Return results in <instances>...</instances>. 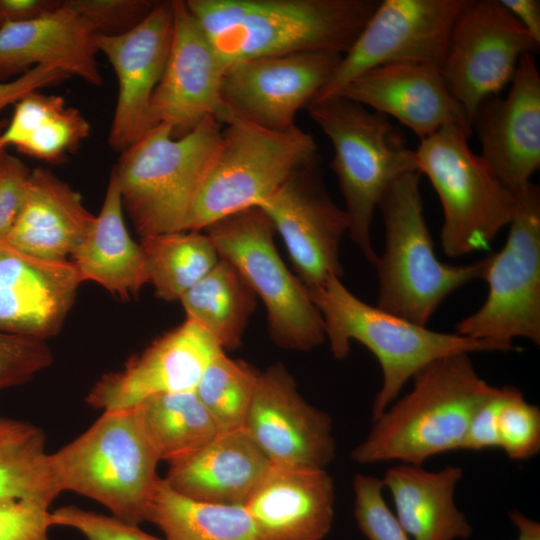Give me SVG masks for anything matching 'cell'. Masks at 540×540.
<instances>
[{"instance_id":"5bb4252c","label":"cell","mask_w":540,"mask_h":540,"mask_svg":"<svg viewBox=\"0 0 540 540\" xmlns=\"http://www.w3.org/2000/svg\"><path fill=\"white\" fill-rule=\"evenodd\" d=\"M341 57L307 51L229 65L221 82L223 125L239 120L276 131L294 127L297 112L313 100Z\"/></svg>"},{"instance_id":"ab89813d","label":"cell","mask_w":540,"mask_h":540,"mask_svg":"<svg viewBox=\"0 0 540 540\" xmlns=\"http://www.w3.org/2000/svg\"><path fill=\"white\" fill-rule=\"evenodd\" d=\"M51 525L78 531L86 540H160L112 515L66 505L51 511Z\"/></svg>"},{"instance_id":"cb8c5ba5","label":"cell","mask_w":540,"mask_h":540,"mask_svg":"<svg viewBox=\"0 0 540 540\" xmlns=\"http://www.w3.org/2000/svg\"><path fill=\"white\" fill-rule=\"evenodd\" d=\"M95 38L93 27L65 1L36 19L4 22L0 25V78L49 65L100 86Z\"/></svg>"},{"instance_id":"d590c367","label":"cell","mask_w":540,"mask_h":540,"mask_svg":"<svg viewBox=\"0 0 540 540\" xmlns=\"http://www.w3.org/2000/svg\"><path fill=\"white\" fill-rule=\"evenodd\" d=\"M498 448L513 460H526L540 450V410L514 387H502L497 420Z\"/></svg>"},{"instance_id":"44dd1931","label":"cell","mask_w":540,"mask_h":540,"mask_svg":"<svg viewBox=\"0 0 540 540\" xmlns=\"http://www.w3.org/2000/svg\"><path fill=\"white\" fill-rule=\"evenodd\" d=\"M83 282L71 260H47L0 240V331L44 340L62 328Z\"/></svg>"},{"instance_id":"bcb514c9","label":"cell","mask_w":540,"mask_h":540,"mask_svg":"<svg viewBox=\"0 0 540 540\" xmlns=\"http://www.w3.org/2000/svg\"><path fill=\"white\" fill-rule=\"evenodd\" d=\"M530 37L540 45V1L499 0Z\"/></svg>"},{"instance_id":"484cf974","label":"cell","mask_w":540,"mask_h":540,"mask_svg":"<svg viewBox=\"0 0 540 540\" xmlns=\"http://www.w3.org/2000/svg\"><path fill=\"white\" fill-rule=\"evenodd\" d=\"M95 216L68 183L37 168L31 172L23 207L4 241L34 257L68 260L90 231Z\"/></svg>"},{"instance_id":"83f0119b","label":"cell","mask_w":540,"mask_h":540,"mask_svg":"<svg viewBox=\"0 0 540 540\" xmlns=\"http://www.w3.org/2000/svg\"><path fill=\"white\" fill-rule=\"evenodd\" d=\"M119 186L111 173L102 208L71 255L83 282L93 281L122 300L149 283L145 257L126 227Z\"/></svg>"},{"instance_id":"8d00e7d4","label":"cell","mask_w":540,"mask_h":540,"mask_svg":"<svg viewBox=\"0 0 540 540\" xmlns=\"http://www.w3.org/2000/svg\"><path fill=\"white\" fill-rule=\"evenodd\" d=\"M353 491L354 515L368 540H412L388 507L381 479L358 474Z\"/></svg>"},{"instance_id":"ba28073f","label":"cell","mask_w":540,"mask_h":540,"mask_svg":"<svg viewBox=\"0 0 540 540\" xmlns=\"http://www.w3.org/2000/svg\"><path fill=\"white\" fill-rule=\"evenodd\" d=\"M314 137L294 127L269 130L225 124L215 157L196 194L186 231H202L234 213L258 207L288 179L317 162Z\"/></svg>"},{"instance_id":"c3c4849f","label":"cell","mask_w":540,"mask_h":540,"mask_svg":"<svg viewBox=\"0 0 540 540\" xmlns=\"http://www.w3.org/2000/svg\"><path fill=\"white\" fill-rule=\"evenodd\" d=\"M6 125H7V123H6L5 120H0V133L4 130Z\"/></svg>"},{"instance_id":"9a60e30c","label":"cell","mask_w":540,"mask_h":540,"mask_svg":"<svg viewBox=\"0 0 540 540\" xmlns=\"http://www.w3.org/2000/svg\"><path fill=\"white\" fill-rule=\"evenodd\" d=\"M258 208L281 236L307 290L341 278L340 245L348 218L325 189L317 162L294 174Z\"/></svg>"},{"instance_id":"7402d4cb","label":"cell","mask_w":540,"mask_h":540,"mask_svg":"<svg viewBox=\"0 0 540 540\" xmlns=\"http://www.w3.org/2000/svg\"><path fill=\"white\" fill-rule=\"evenodd\" d=\"M370 110L392 116L420 140L446 126L472 135L470 121L448 90L441 68L424 62H402L370 69L338 94Z\"/></svg>"},{"instance_id":"f6af8a7d","label":"cell","mask_w":540,"mask_h":540,"mask_svg":"<svg viewBox=\"0 0 540 540\" xmlns=\"http://www.w3.org/2000/svg\"><path fill=\"white\" fill-rule=\"evenodd\" d=\"M61 3L56 0H0V25L4 22L36 19L56 9Z\"/></svg>"},{"instance_id":"30bf717a","label":"cell","mask_w":540,"mask_h":540,"mask_svg":"<svg viewBox=\"0 0 540 540\" xmlns=\"http://www.w3.org/2000/svg\"><path fill=\"white\" fill-rule=\"evenodd\" d=\"M219 257L239 271L266 308L272 341L285 350L310 351L323 343L322 317L307 288L286 267L274 227L258 207L224 217L204 229Z\"/></svg>"},{"instance_id":"8992f818","label":"cell","mask_w":540,"mask_h":540,"mask_svg":"<svg viewBox=\"0 0 540 540\" xmlns=\"http://www.w3.org/2000/svg\"><path fill=\"white\" fill-rule=\"evenodd\" d=\"M418 171L395 180L378 208L384 225V250L374 264L377 306L426 326L454 291L482 279L487 256L465 265L441 262L424 216Z\"/></svg>"},{"instance_id":"8fae6325","label":"cell","mask_w":540,"mask_h":540,"mask_svg":"<svg viewBox=\"0 0 540 540\" xmlns=\"http://www.w3.org/2000/svg\"><path fill=\"white\" fill-rule=\"evenodd\" d=\"M504 246L487 256L488 285L481 307L460 320L455 332L516 348L524 338L540 344V190L529 183L515 194Z\"/></svg>"},{"instance_id":"d6986e66","label":"cell","mask_w":540,"mask_h":540,"mask_svg":"<svg viewBox=\"0 0 540 540\" xmlns=\"http://www.w3.org/2000/svg\"><path fill=\"white\" fill-rule=\"evenodd\" d=\"M172 30V1H156L149 14L128 32L96 34L98 52L112 65L119 84L108 137L113 150L124 151L150 129V101L165 69Z\"/></svg>"},{"instance_id":"f1b7e54d","label":"cell","mask_w":540,"mask_h":540,"mask_svg":"<svg viewBox=\"0 0 540 540\" xmlns=\"http://www.w3.org/2000/svg\"><path fill=\"white\" fill-rule=\"evenodd\" d=\"M90 134V125L61 96L39 90L15 103L11 121L0 133V151L13 145L37 159L57 162L73 152Z\"/></svg>"},{"instance_id":"603a6c76","label":"cell","mask_w":540,"mask_h":540,"mask_svg":"<svg viewBox=\"0 0 540 540\" xmlns=\"http://www.w3.org/2000/svg\"><path fill=\"white\" fill-rule=\"evenodd\" d=\"M334 503L325 469L273 465L244 506L259 540H322L332 527Z\"/></svg>"},{"instance_id":"ac0fdd59","label":"cell","mask_w":540,"mask_h":540,"mask_svg":"<svg viewBox=\"0 0 540 540\" xmlns=\"http://www.w3.org/2000/svg\"><path fill=\"white\" fill-rule=\"evenodd\" d=\"M224 351L191 320L131 357L123 369L102 375L85 397L94 409L131 408L163 393L194 391L209 363Z\"/></svg>"},{"instance_id":"74e56055","label":"cell","mask_w":540,"mask_h":540,"mask_svg":"<svg viewBox=\"0 0 540 540\" xmlns=\"http://www.w3.org/2000/svg\"><path fill=\"white\" fill-rule=\"evenodd\" d=\"M53 360L44 340L0 331V390L29 382Z\"/></svg>"},{"instance_id":"d4e9b609","label":"cell","mask_w":540,"mask_h":540,"mask_svg":"<svg viewBox=\"0 0 540 540\" xmlns=\"http://www.w3.org/2000/svg\"><path fill=\"white\" fill-rule=\"evenodd\" d=\"M168 485L190 499L244 505L273 466L242 429L212 440L168 463Z\"/></svg>"},{"instance_id":"52a82bcc","label":"cell","mask_w":540,"mask_h":540,"mask_svg":"<svg viewBox=\"0 0 540 540\" xmlns=\"http://www.w3.org/2000/svg\"><path fill=\"white\" fill-rule=\"evenodd\" d=\"M49 461L61 492L88 497L127 523L146 521L160 459L135 407L103 411Z\"/></svg>"},{"instance_id":"681fc988","label":"cell","mask_w":540,"mask_h":540,"mask_svg":"<svg viewBox=\"0 0 540 540\" xmlns=\"http://www.w3.org/2000/svg\"><path fill=\"white\" fill-rule=\"evenodd\" d=\"M3 152H4V151H0V160H1V157H2Z\"/></svg>"},{"instance_id":"2e32d148","label":"cell","mask_w":540,"mask_h":540,"mask_svg":"<svg viewBox=\"0 0 540 540\" xmlns=\"http://www.w3.org/2000/svg\"><path fill=\"white\" fill-rule=\"evenodd\" d=\"M173 30L162 77L149 106L150 128L165 124L179 138L209 117L223 124L226 66L183 0H173Z\"/></svg>"},{"instance_id":"e0dca14e","label":"cell","mask_w":540,"mask_h":540,"mask_svg":"<svg viewBox=\"0 0 540 540\" xmlns=\"http://www.w3.org/2000/svg\"><path fill=\"white\" fill-rule=\"evenodd\" d=\"M243 430L275 466L325 469L335 457L329 415L305 401L280 363L260 372Z\"/></svg>"},{"instance_id":"f546056e","label":"cell","mask_w":540,"mask_h":540,"mask_svg":"<svg viewBox=\"0 0 540 540\" xmlns=\"http://www.w3.org/2000/svg\"><path fill=\"white\" fill-rule=\"evenodd\" d=\"M257 296L229 261L215 266L179 300L186 319L193 321L223 350L240 347Z\"/></svg>"},{"instance_id":"4316f807","label":"cell","mask_w":540,"mask_h":540,"mask_svg":"<svg viewBox=\"0 0 540 540\" xmlns=\"http://www.w3.org/2000/svg\"><path fill=\"white\" fill-rule=\"evenodd\" d=\"M463 471L457 466L429 471L399 463L381 479L393 500L395 517L412 540L466 539L472 527L456 507L454 492Z\"/></svg>"},{"instance_id":"ee69618b","label":"cell","mask_w":540,"mask_h":540,"mask_svg":"<svg viewBox=\"0 0 540 540\" xmlns=\"http://www.w3.org/2000/svg\"><path fill=\"white\" fill-rule=\"evenodd\" d=\"M68 77L70 76L59 68L38 65L9 82H0V112L28 93L59 84Z\"/></svg>"},{"instance_id":"4dcf8cb0","label":"cell","mask_w":540,"mask_h":540,"mask_svg":"<svg viewBox=\"0 0 540 540\" xmlns=\"http://www.w3.org/2000/svg\"><path fill=\"white\" fill-rule=\"evenodd\" d=\"M146 521L166 540H259L244 505H222L190 499L160 478L148 505Z\"/></svg>"},{"instance_id":"7bdbcfd3","label":"cell","mask_w":540,"mask_h":540,"mask_svg":"<svg viewBox=\"0 0 540 540\" xmlns=\"http://www.w3.org/2000/svg\"><path fill=\"white\" fill-rule=\"evenodd\" d=\"M502 388L495 387L475 410L469 422L462 450L498 448L497 420Z\"/></svg>"},{"instance_id":"4fadbf2b","label":"cell","mask_w":540,"mask_h":540,"mask_svg":"<svg viewBox=\"0 0 540 540\" xmlns=\"http://www.w3.org/2000/svg\"><path fill=\"white\" fill-rule=\"evenodd\" d=\"M467 0H383L312 101L338 94L362 73L387 64L441 68L453 24Z\"/></svg>"},{"instance_id":"b9f144b4","label":"cell","mask_w":540,"mask_h":540,"mask_svg":"<svg viewBox=\"0 0 540 540\" xmlns=\"http://www.w3.org/2000/svg\"><path fill=\"white\" fill-rule=\"evenodd\" d=\"M32 170L3 152L0 160V240H5L23 207Z\"/></svg>"},{"instance_id":"7c38bea8","label":"cell","mask_w":540,"mask_h":540,"mask_svg":"<svg viewBox=\"0 0 540 540\" xmlns=\"http://www.w3.org/2000/svg\"><path fill=\"white\" fill-rule=\"evenodd\" d=\"M539 45L499 0H467L441 65L445 84L471 119L480 103L511 82L520 58Z\"/></svg>"},{"instance_id":"277c9868","label":"cell","mask_w":540,"mask_h":540,"mask_svg":"<svg viewBox=\"0 0 540 540\" xmlns=\"http://www.w3.org/2000/svg\"><path fill=\"white\" fill-rule=\"evenodd\" d=\"M305 109L332 144L331 166L345 203L348 235L374 265L375 210L395 180L419 172L415 150L387 116L343 95L311 101Z\"/></svg>"},{"instance_id":"5b68a950","label":"cell","mask_w":540,"mask_h":540,"mask_svg":"<svg viewBox=\"0 0 540 540\" xmlns=\"http://www.w3.org/2000/svg\"><path fill=\"white\" fill-rule=\"evenodd\" d=\"M222 131L223 124L214 117L179 138L168 125L158 124L121 152L111 173L123 210L140 237L186 231Z\"/></svg>"},{"instance_id":"3957f363","label":"cell","mask_w":540,"mask_h":540,"mask_svg":"<svg viewBox=\"0 0 540 540\" xmlns=\"http://www.w3.org/2000/svg\"><path fill=\"white\" fill-rule=\"evenodd\" d=\"M308 292L322 317L325 339L336 359H344L349 353L350 341L355 340L378 360L382 384L372 405V420L398 398L409 380L437 359L460 353L516 349L456 332L430 330L367 304L339 277H332Z\"/></svg>"},{"instance_id":"ffe728a7","label":"cell","mask_w":540,"mask_h":540,"mask_svg":"<svg viewBox=\"0 0 540 540\" xmlns=\"http://www.w3.org/2000/svg\"><path fill=\"white\" fill-rule=\"evenodd\" d=\"M471 130L480 156L514 194L530 183L540 166V73L533 54L523 55L504 97L484 99Z\"/></svg>"},{"instance_id":"836d02e7","label":"cell","mask_w":540,"mask_h":540,"mask_svg":"<svg viewBox=\"0 0 540 540\" xmlns=\"http://www.w3.org/2000/svg\"><path fill=\"white\" fill-rule=\"evenodd\" d=\"M139 244L149 283L156 295L168 302L179 301L220 258L210 237L201 231L145 236Z\"/></svg>"},{"instance_id":"60d3db41","label":"cell","mask_w":540,"mask_h":540,"mask_svg":"<svg viewBox=\"0 0 540 540\" xmlns=\"http://www.w3.org/2000/svg\"><path fill=\"white\" fill-rule=\"evenodd\" d=\"M50 505L28 498L0 501V540H49Z\"/></svg>"},{"instance_id":"e575fe53","label":"cell","mask_w":540,"mask_h":540,"mask_svg":"<svg viewBox=\"0 0 540 540\" xmlns=\"http://www.w3.org/2000/svg\"><path fill=\"white\" fill-rule=\"evenodd\" d=\"M260 372L241 360L219 353L203 372L195 393L218 433L242 430Z\"/></svg>"},{"instance_id":"1f68e13d","label":"cell","mask_w":540,"mask_h":540,"mask_svg":"<svg viewBox=\"0 0 540 540\" xmlns=\"http://www.w3.org/2000/svg\"><path fill=\"white\" fill-rule=\"evenodd\" d=\"M49 455L39 426L0 413V501L28 498L51 504L61 491Z\"/></svg>"},{"instance_id":"d6a6232c","label":"cell","mask_w":540,"mask_h":540,"mask_svg":"<svg viewBox=\"0 0 540 540\" xmlns=\"http://www.w3.org/2000/svg\"><path fill=\"white\" fill-rule=\"evenodd\" d=\"M134 407L160 461L187 455L218 434L195 391L157 394Z\"/></svg>"},{"instance_id":"7dc6e473","label":"cell","mask_w":540,"mask_h":540,"mask_svg":"<svg viewBox=\"0 0 540 540\" xmlns=\"http://www.w3.org/2000/svg\"><path fill=\"white\" fill-rule=\"evenodd\" d=\"M510 519L518 531L517 540H540V525L519 511H511Z\"/></svg>"},{"instance_id":"9c48e42d","label":"cell","mask_w":540,"mask_h":540,"mask_svg":"<svg viewBox=\"0 0 540 540\" xmlns=\"http://www.w3.org/2000/svg\"><path fill=\"white\" fill-rule=\"evenodd\" d=\"M471 135L446 126L420 140L415 150L418 170L436 191L443 210L440 238L451 258L489 247L509 225L515 194L468 144Z\"/></svg>"},{"instance_id":"6da1fadb","label":"cell","mask_w":540,"mask_h":540,"mask_svg":"<svg viewBox=\"0 0 540 540\" xmlns=\"http://www.w3.org/2000/svg\"><path fill=\"white\" fill-rule=\"evenodd\" d=\"M226 68L307 51L343 55L378 0H187Z\"/></svg>"},{"instance_id":"f35d334b","label":"cell","mask_w":540,"mask_h":540,"mask_svg":"<svg viewBox=\"0 0 540 540\" xmlns=\"http://www.w3.org/2000/svg\"><path fill=\"white\" fill-rule=\"evenodd\" d=\"M100 35H120L137 26L152 10L151 0H66Z\"/></svg>"},{"instance_id":"7a4b0ae2","label":"cell","mask_w":540,"mask_h":540,"mask_svg":"<svg viewBox=\"0 0 540 540\" xmlns=\"http://www.w3.org/2000/svg\"><path fill=\"white\" fill-rule=\"evenodd\" d=\"M411 390L373 420L351 457L359 464L386 461L422 465L462 450L475 410L495 386L483 380L467 353L437 359L413 378Z\"/></svg>"}]
</instances>
